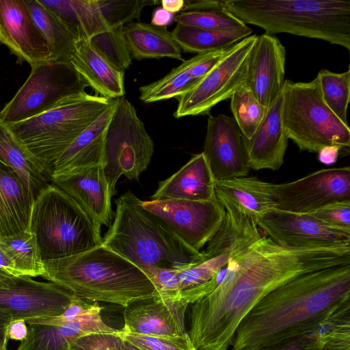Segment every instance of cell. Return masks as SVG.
<instances>
[{
	"instance_id": "obj_5",
	"label": "cell",
	"mask_w": 350,
	"mask_h": 350,
	"mask_svg": "<svg viewBox=\"0 0 350 350\" xmlns=\"http://www.w3.org/2000/svg\"><path fill=\"white\" fill-rule=\"evenodd\" d=\"M221 6L266 33L319 39L350 50V1L221 0Z\"/></svg>"
},
{
	"instance_id": "obj_47",
	"label": "cell",
	"mask_w": 350,
	"mask_h": 350,
	"mask_svg": "<svg viewBox=\"0 0 350 350\" xmlns=\"http://www.w3.org/2000/svg\"><path fill=\"white\" fill-rule=\"evenodd\" d=\"M23 319L14 320L10 322L8 327V339L12 340H24L28 334V327Z\"/></svg>"
},
{
	"instance_id": "obj_32",
	"label": "cell",
	"mask_w": 350,
	"mask_h": 350,
	"mask_svg": "<svg viewBox=\"0 0 350 350\" xmlns=\"http://www.w3.org/2000/svg\"><path fill=\"white\" fill-rule=\"evenodd\" d=\"M0 247L12 259L21 276L37 277L45 273L35 235L29 230L0 236Z\"/></svg>"
},
{
	"instance_id": "obj_6",
	"label": "cell",
	"mask_w": 350,
	"mask_h": 350,
	"mask_svg": "<svg viewBox=\"0 0 350 350\" xmlns=\"http://www.w3.org/2000/svg\"><path fill=\"white\" fill-rule=\"evenodd\" d=\"M100 226L51 184L35 198L29 231L36 237L44 260L76 255L102 245Z\"/></svg>"
},
{
	"instance_id": "obj_4",
	"label": "cell",
	"mask_w": 350,
	"mask_h": 350,
	"mask_svg": "<svg viewBox=\"0 0 350 350\" xmlns=\"http://www.w3.org/2000/svg\"><path fill=\"white\" fill-rule=\"evenodd\" d=\"M131 191L116 200L114 219L103 245L142 270L183 269L205 260L160 218L142 207Z\"/></svg>"
},
{
	"instance_id": "obj_13",
	"label": "cell",
	"mask_w": 350,
	"mask_h": 350,
	"mask_svg": "<svg viewBox=\"0 0 350 350\" xmlns=\"http://www.w3.org/2000/svg\"><path fill=\"white\" fill-rule=\"evenodd\" d=\"M141 204L199 252L219 229L226 215L225 208L217 199L208 201L142 200Z\"/></svg>"
},
{
	"instance_id": "obj_8",
	"label": "cell",
	"mask_w": 350,
	"mask_h": 350,
	"mask_svg": "<svg viewBox=\"0 0 350 350\" xmlns=\"http://www.w3.org/2000/svg\"><path fill=\"white\" fill-rule=\"evenodd\" d=\"M282 118L284 128L300 151L317 152L338 146L350 153V128L324 102L317 77L309 82L285 80Z\"/></svg>"
},
{
	"instance_id": "obj_54",
	"label": "cell",
	"mask_w": 350,
	"mask_h": 350,
	"mask_svg": "<svg viewBox=\"0 0 350 350\" xmlns=\"http://www.w3.org/2000/svg\"><path fill=\"white\" fill-rule=\"evenodd\" d=\"M125 350H139L135 347L130 345L129 344L125 342Z\"/></svg>"
},
{
	"instance_id": "obj_26",
	"label": "cell",
	"mask_w": 350,
	"mask_h": 350,
	"mask_svg": "<svg viewBox=\"0 0 350 350\" xmlns=\"http://www.w3.org/2000/svg\"><path fill=\"white\" fill-rule=\"evenodd\" d=\"M269 184L247 176L215 180V197L224 208H232L256 221L269 211L276 208Z\"/></svg>"
},
{
	"instance_id": "obj_2",
	"label": "cell",
	"mask_w": 350,
	"mask_h": 350,
	"mask_svg": "<svg viewBox=\"0 0 350 350\" xmlns=\"http://www.w3.org/2000/svg\"><path fill=\"white\" fill-rule=\"evenodd\" d=\"M350 304V264L299 275L261 299L239 324L230 350H262L318 331Z\"/></svg>"
},
{
	"instance_id": "obj_40",
	"label": "cell",
	"mask_w": 350,
	"mask_h": 350,
	"mask_svg": "<svg viewBox=\"0 0 350 350\" xmlns=\"http://www.w3.org/2000/svg\"><path fill=\"white\" fill-rule=\"evenodd\" d=\"M240 251L213 256L198 264L178 269L177 275L180 291L199 286L209 281L228 263L234 255Z\"/></svg>"
},
{
	"instance_id": "obj_23",
	"label": "cell",
	"mask_w": 350,
	"mask_h": 350,
	"mask_svg": "<svg viewBox=\"0 0 350 350\" xmlns=\"http://www.w3.org/2000/svg\"><path fill=\"white\" fill-rule=\"evenodd\" d=\"M214 178L203 152L195 154L178 171L159 183L150 200H215Z\"/></svg>"
},
{
	"instance_id": "obj_52",
	"label": "cell",
	"mask_w": 350,
	"mask_h": 350,
	"mask_svg": "<svg viewBox=\"0 0 350 350\" xmlns=\"http://www.w3.org/2000/svg\"><path fill=\"white\" fill-rule=\"evenodd\" d=\"M162 8L172 14L182 11L184 7V0H162L160 1Z\"/></svg>"
},
{
	"instance_id": "obj_33",
	"label": "cell",
	"mask_w": 350,
	"mask_h": 350,
	"mask_svg": "<svg viewBox=\"0 0 350 350\" xmlns=\"http://www.w3.org/2000/svg\"><path fill=\"white\" fill-rule=\"evenodd\" d=\"M198 81L192 75L189 60H183L163 78L141 86L139 98L149 103L177 98L191 90Z\"/></svg>"
},
{
	"instance_id": "obj_16",
	"label": "cell",
	"mask_w": 350,
	"mask_h": 350,
	"mask_svg": "<svg viewBox=\"0 0 350 350\" xmlns=\"http://www.w3.org/2000/svg\"><path fill=\"white\" fill-rule=\"evenodd\" d=\"M241 132L232 116H209L204 154L214 180L246 176L250 170L243 149Z\"/></svg>"
},
{
	"instance_id": "obj_35",
	"label": "cell",
	"mask_w": 350,
	"mask_h": 350,
	"mask_svg": "<svg viewBox=\"0 0 350 350\" xmlns=\"http://www.w3.org/2000/svg\"><path fill=\"white\" fill-rule=\"evenodd\" d=\"M230 109L242 136L247 139L255 133L267 111L256 98L248 84L231 96Z\"/></svg>"
},
{
	"instance_id": "obj_15",
	"label": "cell",
	"mask_w": 350,
	"mask_h": 350,
	"mask_svg": "<svg viewBox=\"0 0 350 350\" xmlns=\"http://www.w3.org/2000/svg\"><path fill=\"white\" fill-rule=\"evenodd\" d=\"M75 296L53 282L18 276L8 287L0 288V311L8 314L12 321L57 316L64 312Z\"/></svg>"
},
{
	"instance_id": "obj_29",
	"label": "cell",
	"mask_w": 350,
	"mask_h": 350,
	"mask_svg": "<svg viewBox=\"0 0 350 350\" xmlns=\"http://www.w3.org/2000/svg\"><path fill=\"white\" fill-rule=\"evenodd\" d=\"M122 34L136 60L170 57L183 61L181 49L166 27L132 22L122 27Z\"/></svg>"
},
{
	"instance_id": "obj_43",
	"label": "cell",
	"mask_w": 350,
	"mask_h": 350,
	"mask_svg": "<svg viewBox=\"0 0 350 350\" xmlns=\"http://www.w3.org/2000/svg\"><path fill=\"white\" fill-rule=\"evenodd\" d=\"M308 214L333 228L350 232V201L332 202Z\"/></svg>"
},
{
	"instance_id": "obj_21",
	"label": "cell",
	"mask_w": 350,
	"mask_h": 350,
	"mask_svg": "<svg viewBox=\"0 0 350 350\" xmlns=\"http://www.w3.org/2000/svg\"><path fill=\"white\" fill-rule=\"evenodd\" d=\"M283 94L284 87L253 135L250 139L241 136L250 169L278 170L284 163L288 138L282 118Z\"/></svg>"
},
{
	"instance_id": "obj_12",
	"label": "cell",
	"mask_w": 350,
	"mask_h": 350,
	"mask_svg": "<svg viewBox=\"0 0 350 350\" xmlns=\"http://www.w3.org/2000/svg\"><path fill=\"white\" fill-rule=\"evenodd\" d=\"M276 208L309 213L327 204L350 201V167L321 169L296 180L269 184Z\"/></svg>"
},
{
	"instance_id": "obj_11",
	"label": "cell",
	"mask_w": 350,
	"mask_h": 350,
	"mask_svg": "<svg viewBox=\"0 0 350 350\" xmlns=\"http://www.w3.org/2000/svg\"><path fill=\"white\" fill-rule=\"evenodd\" d=\"M258 35L245 38L230 46L219 62L194 86L177 97L174 116L205 115L219 103L230 98L248 84L251 58Z\"/></svg>"
},
{
	"instance_id": "obj_49",
	"label": "cell",
	"mask_w": 350,
	"mask_h": 350,
	"mask_svg": "<svg viewBox=\"0 0 350 350\" xmlns=\"http://www.w3.org/2000/svg\"><path fill=\"white\" fill-rule=\"evenodd\" d=\"M174 14L159 8L152 14L151 24L159 27H166L174 20Z\"/></svg>"
},
{
	"instance_id": "obj_48",
	"label": "cell",
	"mask_w": 350,
	"mask_h": 350,
	"mask_svg": "<svg viewBox=\"0 0 350 350\" xmlns=\"http://www.w3.org/2000/svg\"><path fill=\"white\" fill-rule=\"evenodd\" d=\"M341 155L339 147L329 146H325L318 152V159L326 165H331L336 162Z\"/></svg>"
},
{
	"instance_id": "obj_30",
	"label": "cell",
	"mask_w": 350,
	"mask_h": 350,
	"mask_svg": "<svg viewBox=\"0 0 350 350\" xmlns=\"http://www.w3.org/2000/svg\"><path fill=\"white\" fill-rule=\"evenodd\" d=\"M252 31L247 25L229 31H214L177 23L171 33L183 51L198 54L229 48Z\"/></svg>"
},
{
	"instance_id": "obj_7",
	"label": "cell",
	"mask_w": 350,
	"mask_h": 350,
	"mask_svg": "<svg viewBox=\"0 0 350 350\" xmlns=\"http://www.w3.org/2000/svg\"><path fill=\"white\" fill-rule=\"evenodd\" d=\"M112 100L84 92L66 98L36 116L7 124L51 172L57 157L100 116Z\"/></svg>"
},
{
	"instance_id": "obj_10",
	"label": "cell",
	"mask_w": 350,
	"mask_h": 350,
	"mask_svg": "<svg viewBox=\"0 0 350 350\" xmlns=\"http://www.w3.org/2000/svg\"><path fill=\"white\" fill-rule=\"evenodd\" d=\"M88 83L70 62L49 60L31 67L24 84L0 111L8 124L44 113L62 100L84 93Z\"/></svg>"
},
{
	"instance_id": "obj_41",
	"label": "cell",
	"mask_w": 350,
	"mask_h": 350,
	"mask_svg": "<svg viewBox=\"0 0 350 350\" xmlns=\"http://www.w3.org/2000/svg\"><path fill=\"white\" fill-rule=\"evenodd\" d=\"M116 334L139 350H196L187 332L176 336H152L117 329Z\"/></svg>"
},
{
	"instance_id": "obj_14",
	"label": "cell",
	"mask_w": 350,
	"mask_h": 350,
	"mask_svg": "<svg viewBox=\"0 0 350 350\" xmlns=\"http://www.w3.org/2000/svg\"><path fill=\"white\" fill-rule=\"evenodd\" d=\"M256 224L283 247L301 249L350 244V232L327 226L308 213L273 208L258 217Z\"/></svg>"
},
{
	"instance_id": "obj_27",
	"label": "cell",
	"mask_w": 350,
	"mask_h": 350,
	"mask_svg": "<svg viewBox=\"0 0 350 350\" xmlns=\"http://www.w3.org/2000/svg\"><path fill=\"white\" fill-rule=\"evenodd\" d=\"M70 62L88 85L101 96L116 99L125 94L124 72L112 67L96 52L89 40L77 41Z\"/></svg>"
},
{
	"instance_id": "obj_55",
	"label": "cell",
	"mask_w": 350,
	"mask_h": 350,
	"mask_svg": "<svg viewBox=\"0 0 350 350\" xmlns=\"http://www.w3.org/2000/svg\"><path fill=\"white\" fill-rule=\"evenodd\" d=\"M0 350H8V347L0 346Z\"/></svg>"
},
{
	"instance_id": "obj_36",
	"label": "cell",
	"mask_w": 350,
	"mask_h": 350,
	"mask_svg": "<svg viewBox=\"0 0 350 350\" xmlns=\"http://www.w3.org/2000/svg\"><path fill=\"white\" fill-rule=\"evenodd\" d=\"M174 21L181 25L214 31H229L247 25L221 6L204 10L183 11L174 17Z\"/></svg>"
},
{
	"instance_id": "obj_34",
	"label": "cell",
	"mask_w": 350,
	"mask_h": 350,
	"mask_svg": "<svg viewBox=\"0 0 350 350\" xmlns=\"http://www.w3.org/2000/svg\"><path fill=\"white\" fill-rule=\"evenodd\" d=\"M322 98L334 113L345 124L350 100V70L336 73L323 68L317 75Z\"/></svg>"
},
{
	"instance_id": "obj_1",
	"label": "cell",
	"mask_w": 350,
	"mask_h": 350,
	"mask_svg": "<svg viewBox=\"0 0 350 350\" xmlns=\"http://www.w3.org/2000/svg\"><path fill=\"white\" fill-rule=\"evenodd\" d=\"M350 264V245L292 248L261 236L234 255L209 295L191 304L187 332L196 350H228L248 312L269 293L304 273Z\"/></svg>"
},
{
	"instance_id": "obj_42",
	"label": "cell",
	"mask_w": 350,
	"mask_h": 350,
	"mask_svg": "<svg viewBox=\"0 0 350 350\" xmlns=\"http://www.w3.org/2000/svg\"><path fill=\"white\" fill-rule=\"evenodd\" d=\"M103 308L98 302L87 301L75 295L67 308L61 314L50 317L31 319L25 321L26 323H38L49 325H61L71 322L79 317L100 312Z\"/></svg>"
},
{
	"instance_id": "obj_22",
	"label": "cell",
	"mask_w": 350,
	"mask_h": 350,
	"mask_svg": "<svg viewBox=\"0 0 350 350\" xmlns=\"http://www.w3.org/2000/svg\"><path fill=\"white\" fill-rule=\"evenodd\" d=\"M118 98L85 129L55 161L51 176L104 165L107 129L113 114Z\"/></svg>"
},
{
	"instance_id": "obj_44",
	"label": "cell",
	"mask_w": 350,
	"mask_h": 350,
	"mask_svg": "<svg viewBox=\"0 0 350 350\" xmlns=\"http://www.w3.org/2000/svg\"><path fill=\"white\" fill-rule=\"evenodd\" d=\"M178 269H148L142 270L154 285L160 295L172 301H180L181 291Z\"/></svg>"
},
{
	"instance_id": "obj_17",
	"label": "cell",
	"mask_w": 350,
	"mask_h": 350,
	"mask_svg": "<svg viewBox=\"0 0 350 350\" xmlns=\"http://www.w3.org/2000/svg\"><path fill=\"white\" fill-rule=\"evenodd\" d=\"M0 42L31 67L51 59L48 44L25 0H0Z\"/></svg>"
},
{
	"instance_id": "obj_25",
	"label": "cell",
	"mask_w": 350,
	"mask_h": 350,
	"mask_svg": "<svg viewBox=\"0 0 350 350\" xmlns=\"http://www.w3.org/2000/svg\"><path fill=\"white\" fill-rule=\"evenodd\" d=\"M34 200L25 182L0 161V236L29 230Z\"/></svg>"
},
{
	"instance_id": "obj_19",
	"label": "cell",
	"mask_w": 350,
	"mask_h": 350,
	"mask_svg": "<svg viewBox=\"0 0 350 350\" xmlns=\"http://www.w3.org/2000/svg\"><path fill=\"white\" fill-rule=\"evenodd\" d=\"M51 184L73 200L96 223L110 226L112 198L103 167L54 175Z\"/></svg>"
},
{
	"instance_id": "obj_31",
	"label": "cell",
	"mask_w": 350,
	"mask_h": 350,
	"mask_svg": "<svg viewBox=\"0 0 350 350\" xmlns=\"http://www.w3.org/2000/svg\"><path fill=\"white\" fill-rule=\"evenodd\" d=\"M33 21L46 41L51 61L70 62L77 40L64 24L38 0H25Z\"/></svg>"
},
{
	"instance_id": "obj_39",
	"label": "cell",
	"mask_w": 350,
	"mask_h": 350,
	"mask_svg": "<svg viewBox=\"0 0 350 350\" xmlns=\"http://www.w3.org/2000/svg\"><path fill=\"white\" fill-rule=\"evenodd\" d=\"M160 3L155 0H98L101 13L110 29L123 27L139 19L145 6Z\"/></svg>"
},
{
	"instance_id": "obj_38",
	"label": "cell",
	"mask_w": 350,
	"mask_h": 350,
	"mask_svg": "<svg viewBox=\"0 0 350 350\" xmlns=\"http://www.w3.org/2000/svg\"><path fill=\"white\" fill-rule=\"evenodd\" d=\"M70 3L79 40H90L94 36L110 30L101 13L98 0H70Z\"/></svg>"
},
{
	"instance_id": "obj_46",
	"label": "cell",
	"mask_w": 350,
	"mask_h": 350,
	"mask_svg": "<svg viewBox=\"0 0 350 350\" xmlns=\"http://www.w3.org/2000/svg\"><path fill=\"white\" fill-rule=\"evenodd\" d=\"M322 344V335L315 331L280 345L262 350H321Z\"/></svg>"
},
{
	"instance_id": "obj_37",
	"label": "cell",
	"mask_w": 350,
	"mask_h": 350,
	"mask_svg": "<svg viewBox=\"0 0 350 350\" xmlns=\"http://www.w3.org/2000/svg\"><path fill=\"white\" fill-rule=\"evenodd\" d=\"M93 48L112 67L124 71L131 64V55L122 34V27L98 34L90 40Z\"/></svg>"
},
{
	"instance_id": "obj_28",
	"label": "cell",
	"mask_w": 350,
	"mask_h": 350,
	"mask_svg": "<svg viewBox=\"0 0 350 350\" xmlns=\"http://www.w3.org/2000/svg\"><path fill=\"white\" fill-rule=\"evenodd\" d=\"M0 161L21 176L31 190L35 198L40 191L51 184V172L1 119Z\"/></svg>"
},
{
	"instance_id": "obj_18",
	"label": "cell",
	"mask_w": 350,
	"mask_h": 350,
	"mask_svg": "<svg viewBox=\"0 0 350 350\" xmlns=\"http://www.w3.org/2000/svg\"><path fill=\"white\" fill-rule=\"evenodd\" d=\"M187 305L161 296L133 303L124 308L122 330L152 336H176L186 333Z\"/></svg>"
},
{
	"instance_id": "obj_24",
	"label": "cell",
	"mask_w": 350,
	"mask_h": 350,
	"mask_svg": "<svg viewBox=\"0 0 350 350\" xmlns=\"http://www.w3.org/2000/svg\"><path fill=\"white\" fill-rule=\"evenodd\" d=\"M27 338L16 350H67L72 341L99 333H113L117 329L103 320L100 312L79 317L61 325L28 324Z\"/></svg>"
},
{
	"instance_id": "obj_20",
	"label": "cell",
	"mask_w": 350,
	"mask_h": 350,
	"mask_svg": "<svg viewBox=\"0 0 350 350\" xmlns=\"http://www.w3.org/2000/svg\"><path fill=\"white\" fill-rule=\"evenodd\" d=\"M286 49L275 36H258L249 70L248 85L264 107L275 100L285 82Z\"/></svg>"
},
{
	"instance_id": "obj_3",
	"label": "cell",
	"mask_w": 350,
	"mask_h": 350,
	"mask_svg": "<svg viewBox=\"0 0 350 350\" xmlns=\"http://www.w3.org/2000/svg\"><path fill=\"white\" fill-rule=\"evenodd\" d=\"M44 264L43 278L89 301L125 308L161 296L140 268L103 245Z\"/></svg>"
},
{
	"instance_id": "obj_45",
	"label": "cell",
	"mask_w": 350,
	"mask_h": 350,
	"mask_svg": "<svg viewBox=\"0 0 350 350\" xmlns=\"http://www.w3.org/2000/svg\"><path fill=\"white\" fill-rule=\"evenodd\" d=\"M116 331L83 336L70 342L67 350H125V342Z\"/></svg>"
},
{
	"instance_id": "obj_50",
	"label": "cell",
	"mask_w": 350,
	"mask_h": 350,
	"mask_svg": "<svg viewBox=\"0 0 350 350\" xmlns=\"http://www.w3.org/2000/svg\"><path fill=\"white\" fill-rule=\"evenodd\" d=\"M0 269L14 276H21L16 269L15 265L5 253V252L0 247Z\"/></svg>"
},
{
	"instance_id": "obj_9",
	"label": "cell",
	"mask_w": 350,
	"mask_h": 350,
	"mask_svg": "<svg viewBox=\"0 0 350 350\" xmlns=\"http://www.w3.org/2000/svg\"><path fill=\"white\" fill-rule=\"evenodd\" d=\"M154 143L134 106L124 96L118 98L107 129L103 170L111 198L122 175L137 180L150 164Z\"/></svg>"
},
{
	"instance_id": "obj_51",
	"label": "cell",
	"mask_w": 350,
	"mask_h": 350,
	"mask_svg": "<svg viewBox=\"0 0 350 350\" xmlns=\"http://www.w3.org/2000/svg\"><path fill=\"white\" fill-rule=\"evenodd\" d=\"M12 321L8 314L0 311V346L8 347V327Z\"/></svg>"
},
{
	"instance_id": "obj_53",
	"label": "cell",
	"mask_w": 350,
	"mask_h": 350,
	"mask_svg": "<svg viewBox=\"0 0 350 350\" xmlns=\"http://www.w3.org/2000/svg\"><path fill=\"white\" fill-rule=\"evenodd\" d=\"M18 276H14L0 269V288L8 287L13 283L15 278Z\"/></svg>"
}]
</instances>
